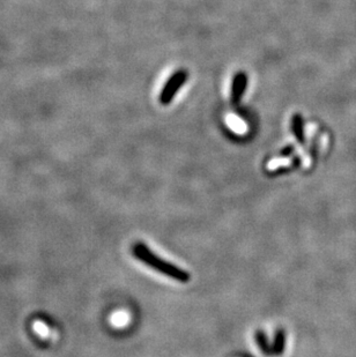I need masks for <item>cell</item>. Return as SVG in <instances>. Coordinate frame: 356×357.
Segmentation results:
<instances>
[{"label":"cell","instance_id":"cell-6","mask_svg":"<svg viewBox=\"0 0 356 357\" xmlns=\"http://www.w3.org/2000/svg\"><path fill=\"white\" fill-rule=\"evenodd\" d=\"M256 340H257L258 346H259V348L261 349V352H264L265 354H271L272 349L270 347V345H268L267 338H266V335H265V333L263 332V331H257V332H256Z\"/></svg>","mask_w":356,"mask_h":357},{"label":"cell","instance_id":"cell-7","mask_svg":"<svg viewBox=\"0 0 356 357\" xmlns=\"http://www.w3.org/2000/svg\"><path fill=\"white\" fill-rule=\"evenodd\" d=\"M112 320H114V324H116V325H124V324L127 322V316L125 313L119 312L117 315L114 316Z\"/></svg>","mask_w":356,"mask_h":357},{"label":"cell","instance_id":"cell-4","mask_svg":"<svg viewBox=\"0 0 356 357\" xmlns=\"http://www.w3.org/2000/svg\"><path fill=\"white\" fill-rule=\"evenodd\" d=\"M293 132L295 134L296 140L300 144L304 143V132H303V119L302 116L296 114L293 117Z\"/></svg>","mask_w":356,"mask_h":357},{"label":"cell","instance_id":"cell-3","mask_svg":"<svg viewBox=\"0 0 356 357\" xmlns=\"http://www.w3.org/2000/svg\"><path fill=\"white\" fill-rule=\"evenodd\" d=\"M246 83H248V76L245 73L239 72L234 76L231 88V101L234 104H237L241 101V97L246 88Z\"/></svg>","mask_w":356,"mask_h":357},{"label":"cell","instance_id":"cell-2","mask_svg":"<svg viewBox=\"0 0 356 357\" xmlns=\"http://www.w3.org/2000/svg\"><path fill=\"white\" fill-rule=\"evenodd\" d=\"M186 78H187L186 71L180 70V71H177L175 74L168 80L165 88H163L162 94L160 95V102H161L163 105L169 104L170 102L173 101L174 96L176 95L177 90L184 85L185 81H186Z\"/></svg>","mask_w":356,"mask_h":357},{"label":"cell","instance_id":"cell-1","mask_svg":"<svg viewBox=\"0 0 356 357\" xmlns=\"http://www.w3.org/2000/svg\"><path fill=\"white\" fill-rule=\"evenodd\" d=\"M132 253L133 256L137 258L138 260L143 261L144 264L150 266V267L154 268L162 274H165L168 278H172L176 281L179 282H188L191 280L190 273H187L184 269L177 267L176 265L168 262L166 260L159 258L154 252L148 249V246L145 243L138 242L132 246Z\"/></svg>","mask_w":356,"mask_h":357},{"label":"cell","instance_id":"cell-8","mask_svg":"<svg viewBox=\"0 0 356 357\" xmlns=\"http://www.w3.org/2000/svg\"><path fill=\"white\" fill-rule=\"evenodd\" d=\"M293 152H294V147H293V146H292V145L287 146L286 148H283L282 151H281V156H283V158H287V156L292 155Z\"/></svg>","mask_w":356,"mask_h":357},{"label":"cell","instance_id":"cell-5","mask_svg":"<svg viewBox=\"0 0 356 357\" xmlns=\"http://www.w3.org/2000/svg\"><path fill=\"white\" fill-rule=\"evenodd\" d=\"M286 345V334L283 330H279L277 334H275L273 348H272V353L275 355H280L283 353V349H285Z\"/></svg>","mask_w":356,"mask_h":357}]
</instances>
